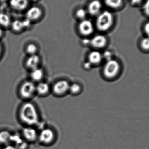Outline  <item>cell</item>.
<instances>
[{
	"instance_id": "14",
	"label": "cell",
	"mask_w": 149,
	"mask_h": 149,
	"mask_svg": "<svg viewBox=\"0 0 149 149\" xmlns=\"http://www.w3.org/2000/svg\"><path fill=\"white\" fill-rule=\"evenodd\" d=\"M45 75L44 70L40 67L29 72V79L36 84L44 81Z\"/></svg>"
},
{
	"instance_id": "10",
	"label": "cell",
	"mask_w": 149,
	"mask_h": 149,
	"mask_svg": "<svg viewBox=\"0 0 149 149\" xmlns=\"http://www.w3.org/2000/svg\"><path fill=\"white\" fill-rule=\"evenodd\" d=\"M69 86L70 85L66 81H59L53 84L51 91L56 95H61L69 91Z\"/></svg>"
},
{
	"instance_id": "16",
	"label": "cell",
	"mask_w": 149,
	"mask_h": 149,
	"mask_svg": "<svg viewBox=\"0 0 149 149\" xmlns=\"http://www.w3.org/2000/svg\"><path fill=\"white\" fill-rule=\"evenodd\" d=\"M106 38L102 35H98L94 36L90 41L91 44L94 48L100 49L106 46Z\"/></svg>"
},
{
	"instance_id": "32",
	"label": "cell",
	"mask_w": 149,
	"mask_h": 149,
	"mask_svg": "<svg viewBox=\"0 0 149 149\" xmlns=\"http://www.w3.org/2000/svg\"><path fill=\"white\" fill-rule=\"evenodd\" d=\"M92 65L89 63V62H87V63H85L84 64V66H85V68H86V69H89V68H91V66H92Z\"/></svg>"
},
{
	"instance_id": "13",
	"label": "cell",
	"mask_w": 149,
	"mask_h": 149,
	"mask_svg": "<svg viewBox=\"0 0 149 149\" xmlns=\"http://www.w3.org/2000/svg\"><path fill=\"white\" fill-rule=\"evenodd\" d=\"M102 4L99 0H93L88 4L87 12L91 16H97L101 11Z\"/></svg>"
},
{
	"instance_id": "27",
	"label": "cell",
	"mask_w": 149,
	"mask_h": 149,
	"mask_svg": "<svg viewBox=\"0 0 149 149\" xmlns=\"http://www.w3.org/2000/svg\"><path fill=\"white\" fill-rule=\"evenodd\" d=\"M4 47L1 41H0V61L2 59L3 53H4Z\"/></svg>"
},
{
	"instance_id": "4",
	"label": "cell",
	"mask_w": 149,
	"mask_h": 149,
	"mask_svg": "<svg viewBox=\"0 0 149 149\" xmlns=\"http://www.w3.org/2000/svg\"><path fill=\"white\" fill-rule=\"evenodd\" d=\"M25 19L32 24L38 22L43 19L44 16L43 9L37 5L29 7L25 11Z\"/></svg>"
},
{
	"instance_id": "9",
	"label": "cell",
	"mask_w": 149,
	"mask_h": 149,
	"mask_svg": "<svg viewBox=\"0 0 149 149\" xmlns=\"http://www.w3.org/2000/svg\"><path fill=\"white\" fill-rule=\"evenodd\" d=\"M79 31L81 35L89 36L94 31V25L92 21L88 19L80 21L78 26Z\"/></svg>"
},
{
	"instance_id": "29",
	"label": "cell",
	"mask_w": 149,
	"mask_h": 149,
	"mask_svg": "<svg viewBox=\"0 0 149 149\" xmlns=\"http://www.w3.org/2000/svg\"><path fill=\"white\" fill-rule=\"evenodd\" d=\"M144 31L145 33L147 35H148L149 32V23L148 22L145 24L144 26Z\"/></svg>"
},
{
	"instance_id": "11",
	"label": "cell",
	"mask_w": 149,
	"mask_h": 149,
	"mask_svg": "<svg viewBox=\"0 0 149 149\" xmlns=\"http://www.w3.org/2000/svg\"><path fill=\"white\" fill-rule=\"evenodd\" d=\"M36 95L44 97L49 95L51 91V87L49 83L43 81L36 84Z\"/></svg>"
},
{
	"instance_id": "17",
	"label": "cell",
	"mask_w": 149,
	"mask_h": 149,
	"mask_svg": "<svg viewBox=\"0 0 149 149\" xmlns=\"http://www.w3.org/2000/svg\"><path fill=\"white\" fill-rule=\"evenodd\" d=\"M10 143L17 149H24L27 147V143L18 134H15L11 135Z\"/></svg>"
},
{
	"instance_id": "24",
	"label": "cell",
	"mask_w": 149,
	"mask_h": 149,
	"mask_svg": "<svg viewBox=\"0 0 149 149\" xmlns=\"http://www.w3.org/2000/svg\"><path fill=\"white\" fill-rule=\"evenodd\" d=\"M80 86L79 84L77 83H73L72 85H70L69 91L72 94H76L80 91Z\"/></svg>"
},
{
	"instance_id": "6",
	"label": "cell",
	"mask_w": 149,
	"mask_h": 149,
	"mask_svg": "<svg viewBox=\"0 0 149 149\" xmlns=\"http://www.w3.org/2000/svg\"><path fill=\"white\" fill-rule=\"evenodd\" d=\"M120 70V65L118 62L113 59H110L107 61L104 66V75L108 78L115 77L119 73Z\"/></svg>"
},
{
	"instance_id": "7",
	"label": "cell",
	"mask_w": 149,
	"mask_h": 149,
	"mask_svg": "<svg viewBox=\"0 0 149 149\" xmlns=\"http://www.w3.org/2000/svg\"><path fill=\"white\" fill-rule=\"evenodd\" d=\"M41 62L42 59L39 54L28 56L24 60V67L29 72L41 67Z\"/></svg>"
},
{
	"instance_id": "18",
	"label": "cell",
	"mask_w": 149,
	"mask_h": 149,
	"mask_svg": "<svg viewBox=\"0 0 149 149\" xmlns=\"http://www.w3.org/2000/svg\"><path fill=\"white\" fill-rule=\"evenodd\" d=\"M39 46L33 42L26 44L24 48V52L27 56L39 54Z\"/></svg>"
},
{
	"instance_id": "2",
	"label": "cell",
	"mask_w": 149,
	"mask_h": 149,
	"mask_svg": "<svg viewBox=\"0 0 149 149\" xmlns=\"http://www.w3.org/2000/svg\"><path fill=\"white\" fill-rule=\"evenodd\" d=\"M36 84L30 79L24 81L17 89L19 98L24 101H29L36 95Z\"/></svg>"
},
{
	"instance_id": "12",
	"label": "cell",
	"mask_w": 149,
	"mask_h": 149,
	"mask_svg": "<svg viewBox=\"0 0 149 149\" xmlns=\"http://www.w3.org/2000/svg\"><path fill=\"white\" fill-rule=\"evenodd\" d=\"M55 138V134L52 130L45 128L40 132L38 138L39 141L45 144H49L53 141Z\"/></svg>"
},
{
	"instance_id": "1",
	"label": "cell",
	"mask_w": 149,
	"mask_h": 149,
	"mask_svg": "<svg viewBox=\"0 0 149 149\" xmlns=\"http://www.w3.org/2000/svg\"><path fill=\"white\" fill-rule=\"evenodd\" d=\"M18 115L20 120L27 126H33L39 122L38 109L31 101L24 102L21 104L18 109Z\"/></svg>"
},
{
	"instance_id": "31",
	"label": "cell",
	"mask_w": 149,
	"mask_h": 149,
	"mask_svg": "<svg viewBox=\"0 0 149 149\" xmlns=\"http://www.w3.org/2000/svg\"><path fill=\"white\" fill-rule=\"evenodd\" d=\"M3 149H17L15 147H14L13 145L8 144L6 145Z\"/></svg>"
},
{
	"instance_id": "25",
	"label": "cell",
	"mask_w": 149,
	"mask_h": 149,
	"mask_svg": "<svg viewBox=\"0 0 149 149\" xmlns=\"http://www.w3.org/2000/svg\"><path fill=\"white\" fill-rule=\"evenodd\" d=\"M142 48L145 50H148L149 48V41L148 38H145L142 40L141 42Z\"/></svg>"
},
{
	"instance_id": "8",
	"label": "cell",
	"mask_w": 149,
	"mask_h": 149,
	"mask_svg": "<svg viewBox=\"0 0 149 149\" xmlns=\"http://www.w3.org/2000/svg\"><path fill=\"white\" fill-rule=\"evenodd\" d=\"M29 0H9V5L15 12H25L29 7Z\"/></svg>"
},
{
	"instance_id": "20",
	"label": "cell",
	"mask_w": 149,
	"mask_h": 149,
	"mask_svg": "<svg viewBox=\"0 0 149 149\" xmlns=\"http://www.w3.org/2000/svg\"><path fill=\"white\" fill-rule=\"evenodd\" d=\"M103 56L100 52L97 51L92 52L88 56V62L92 65H97L100 63Z\"/></svg>"
},
{
	"instance_id": "23",
	"label": "cell",
	"mask_w": 149,
	"mask_h": 149,
	"mask_svg": "<svg viewBox=\"0 0 149 149\" xmlns=\"http://www.w3.org/2000/svg\"><path fill=\"white\" fill-rule=\"evenodd\" d=\"M87 12L85 9H78L76 12V16L78 19H80V21L85 19L87 15Z\"/></svg>"
},
{
	"instance_id": "34",
	"label": "cell",
	"mask_w": 149,
	"mask_h": 149,
	"mask_svg": "<svg viewBox=\"0 0 149 149\" xmlns=\"http://www.w3.org/2000/svg\"><path fill=\"white\" fill-rule=\"evenodd\" d=\"M29 1L30 2H32L33 3H37L38 2V1H40V0H29Z\"/></svg>"
},
{
	"instance_id": "3",
	"label": "cell",
	"mask_w": 149,
	"mask_h": 149,
	"mask_svg": "<svg viewBox=\"0 0 149 149\" xmlns=\"http://www.w3.org/2000/svg\"><path fill=\"white\" fill-rule=\"evenodd\" d=\"M113 23V15L109 10H106L101 11L97 16L95 25L100 31H106L112 27Z\"/></svg>"
},
{
	"instance_id": "26",
	"label": "cell",
	"mask_w": 149,
	"mask_h": 149,
	"mask_svg": "<svg viewBox=\"0 0 149 149\" xmlns=\"http://www.w3.org/2000/svg\"><path fill=\"white\" fill-rule=\"evenodd\" d=\"M143 12L147 16H148L149 15V0H147L146 2L143 4Z\"/></svg>"
},
{
	"instance_id": "19",
	"label": "cell",
	"mask_w": 149,
	"mask_h": 149,
	"mask_svg": "<svg viewBox=\"0 0 149 149\" xmlns=\"http://www.w3.org/2000/svg\"><path fill=\"white\" fill-rule=\"evenodd\" d=\"M12 21L8 15L3 12L0 13V27L5 30L10 29Z\"/></svg>"
},
{
	"instance_id": "15",
	"label": "cell",
	"mask_w": 149,
	"mask_h": 149,
	"mask_svg": "<svg viewBox=\"0 0 149 149\" xmlns=\"http://www.w3.org/2000/svg\"><path fill=\"white\" fill-rule=\"evenodd\" d=\"M24 138L30 142L35 141L37 138L38 134L36 130L32 126H27L22 130Z\"/></svg>"
},
{
	"instance_id": "5",
	"label": "cell",
	"mask_w": 149,
	"mask_h": 149,
	"mask_svg": "<svg viewBox=\"0 0 149 149\" xmlns=\"http://www.w3.org/2000/svg\"><path fill=\"white\" fill-rule=\"evenodd\" d=\"M31 24V23L25 18L24 20L15 19L11 22L9 29L13 33L20 34L29 29Z\"/></svg>"
},
{
	"instance_id": "33",
	"label": "cell",
	"mask_w": 149,
	"mask_h": 149,
	"mask_svg": "<svg viewBox=\"0 0 149 149\" xmlns=\"http://www.w3.org/2000/svg\"><path fill=\"white\" fill-rule=\"evenodd\" d=\"M105 58H106L107 60V58H111V53H110V52H105Z\"/></svg>"
},
{
	"instance_id": "30",
	"label": "cell",
	"mask_w": 149,
	"mask_h": 149,
	"mask_svg": "<svg viewBox=\"0 0 149 149\" xmlns=\"http://www.w3.org/2000/svg\"><path fill=\"white\" fill-rule=\"evenodd\" d=\"M130 1L133 5H136L141 3L143 0H130Z\"/></svg>"
},
{
	"instance_id": "28",
	"label": "cell",
	"mask_w": 149,
	"mask_h": 149,
	"mask_svg": "<svg viewBox=\"0 0 149 149\" xmlns=\"http://www.w3.org/2000/svg\"><path fill=\"white\" fill-rule=\"evenodd\" d=\"M5 36V30L0 27V41L3 39Z\"/></svg>"
},
{
	"instance_id": "22",
	"label": "cell",
	"mask_w": 149,
	"mask_h": 149,
	"mask_svg": "<svg viewBox=\"0 0 149 149\" xmlns=\"http://www.w3.org/2000/svg\"><path fill=\"white\" fill-rule=\"evenodd\" d=\"M105 4L112 9H118L123 3V0H104Z\"/></svg>"
},
{
	"instance_id": "21",
	"label": "cell",
	"mask_w": 149,
	"mask_h": 149,
	"mask_svg": "<svg viewBox=\"0 0 149 149\" xmlns=\"http://www.w3.org/2000/svg\"><path fill=\"white\" fill-rule=\"evenodd\" d=\"M11 134L7 130H3L0 132V143L7 145L10 143Z\"/></svg>"
}]
</instances>
